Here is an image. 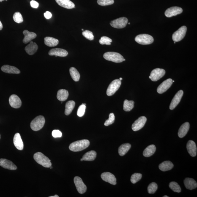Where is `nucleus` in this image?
<instances>
[{
    "instance_id": "1",
    "label": "nucleus",
    "mask_w": 197,
    "mask_h": 197,
    "mask_svg": "<svg viewBox=\"0 0 197 197\" xmlns=\"http://www.w3.org/2000/svg\"><path fill=\"white\" fill-rule=\"evenodd\" d=\"M90 142L87 140H79L71 143L69 146V149L72 152H79L89 147Z\"/></svg>"
},
{
    "instance_id": "2",
    "label": "nucleus",
    "mask_w": 197,
    "mask_h": 197,
    "mask_svg": "<svg viewBox=\"0 0 197 197\" xmlns=\"http://www.w3.org/2000/svg\"><path fill=\"white\" fill-rule=\"evenodd\" d=\"M34 159L37 163L45 168H50L52 166L50 160L42 153L38 152L34 155Z\"/></svg>"
},
{
    "instance_id": "3",
    "label": "nucleus",
    "mask_w": 197,
    "mask_h": 197,
    "mask_svg": "<svg viewBox=\"0 0 197 197\" xmlns=\"http://www.w3.org/2000/svg\"><path fill=\"white\" fill-rule=\"evenodd\" d=\"M45 122V118L43 116H37L31 121V128L34 131H38L42 128L44 125Z\"/></svg>"
},
{
    "instance_id": "4",
    "label": "nucleus",
    "mask_w": 197,
    "mask_h": 197,
    "mask_svg": "<svg viewBox=\"0 0 197 197\" xmlns=\"http://www.w3.org/2000/svg\"><path fill=\"white\" fill-rule=\"evenodd\" d=\"M103 57L107 60L116 63L122 62L124 59L122 55L115 52H107L104 54Z\"/></svg>"
},
{
    "instance_id": "5",
    "label": "nucleus",
    "mask_w": 197,
    "mask_h": 197,
    "mask_svg": "<svg viewBox=\"0 0 197 197\" xmlns=\"http://www.w3.org/2000/svg\"><path fill=\"white\" fill-rule=\"evenodd\" d=\"M135 41L140 44L146 45L150 44L154 42L153 38L148 34H141L135 37Z\"/></svg>"
},
{
    "instance_id": "6",
    "label": "nucleus",
    "mask_w": 197,
    "mask_h": 197,
    "mask_svg": "<svg viewBox=\"0 0 197 197\" xmlns=\"http://www.w3.org/2000/svg\"><path fill=\"white\" fill-rule=\"evenodd\" d=\"M121 84V81L119 79L113 80L110 83L107 89V95L108 96L113 95L119 89Z\"/></svg>"
},
{
    "instance_id": "7",
    "label": "nucleus",
    "mask_w": 197,
    "mask_h": 197,
    "mask_svg": "<svg viewBox=\"0 0 197 197\" xmlns=\"http://www.w3.org/2000/svg\"><path fill=\"white\" fill-rule=\"evenodd\" d=\"M128 20L126 17H121L112 20L110 24L113 27L116 29H122L125 27L128 23Z\"/></svg>"
},
{
    "instance_id": "8",
    "label": "nucleus",
    "mask_w": 197,
    "mask_h": 197,
    "mask_svg": "<svg viewBox=\"0 0 197 197\" xmlns=\"http://www.w3.org/2000/svg\"><path fill=\"white\" fill-rule=\"evenodd\" d=\"M187 28L182 26L174 33L172 35V39L174 42H179L184 38L186 33Z\"/></svg>"
},
{
    "instance_id": "9",
    "label": "nucleus",
    "mask_w": 197,
    "mask_h": 197,
    "mask_svg": "<svg viewBox=\"0 0 197 197\" xmlns=\"http://www.w3.org/2000/svg\"><path fill=\"white\" fill-rule=\"evenodd\" d=\"M165 74V71L164 69L156 68L151 72L149 78L152 81H156L163 78Z\"/></svg>"
},
{
    "instance_id": "10",
    "label": "nucleus",
    "mask_w": 197,
    "mask_h": 197,
    "mask_svg": "<svg viewBox=\"0 0 197 197\" xmlns=\"http://www.w3.org/2000/svg\"><path fill=\"white\" fill-rule=\"evenodd\" d=\"M74 182L79 193L83 194L86 192L87 187L81 178L76 176L74 178Z\"/></svg>"
},
{
    "instance_id": "11",
    "label": "nucleus",
    "mask_w": 197,
    "mask_h": 197,
    "mask_svg": "<svg viewBox=\"0 0 197 197\" xmlns=\"http://www.w3.org/2000/svg\"><path fill=\"white\" fill-rule=\"evenodd\" d=\"M147 121V118L144 116H142L134 122L132 124V129L134 131H137L142 128Z\"/></svg>"
},
{
    "instance_id": "12",
    "label": "nucleus",
    "mask_w": 197,
    "mask_h": 197,
    "mask_svg": "<svg viewBox=\"0 0 197 197\" xmlns=\"http://www.w3.org/2000/svg\"><path fill=\"white\" fill-rule=\"evenodd\" d=\"M173 83V80L171 79H168L165 80L158 87L157 92L159 94H162L166 92L171 87Z\"/></svg>"
},
{
    "instance_id": "13",
    "label": "nucleus",
    "mask_w": 197,
    "mask_h": 197,
    "mask_svg": "<svg viewBox=\"0 0 197 197\" xmlns=\"http://www.w3.org/2000/svg\"><path fill=\"white\" fill-rule=\"evenodd\" d=\"M183 95V91L180 90L176 94L174 97H173L171 105H170L169 108L170 110H173L175 108L178 104L180 102L181 99Z\"/></svg>"
},
{
    "instance_id": "14",
    "label": "nucleus",
    "mask_w": 197,
    "mask_h": 197,
    "mask_svg": "<svg viewBox=\"0 0 197 197\" xmlns=\"http://www.w3.org/2000/svg\"><path fill=\"white\" fill-rule=\"evenodd\" d=\"M182 9L181 7H172L168 8L165 11V15L167 17H170L180 15L182 12Z\"/></svg>"
},
{
    "instance_id": "15",
    "label": "nucleus",
    "mask_w": 197,
    "mask_h": 197,
    "mask_svg": "<svg viewBox=\"0 0 197 197\" xmlns=\"http://www.w3.org/2000/svg\"><path fill=\"white\" fill-rule=\"evenodd\" d=\"M9 102L11 107L13 108H18L21 106V100L16 95H12L10 96L9 99Z\"/></svg>"
},
{
    "instance_id": "16",
    "label": "nucleus",
    "mask_w": 197,
    "mask_h": 197,
    "mask_svg": "<svg viewBox=\"0 0 197 197\" xmlns=\"http://www.w3.org/2000/svg\"><path fill=\"white\" fill-rule=\"evenodd\" d=\"M101 177L103 180L109 183L112 185L116 184V179L114 175L110 172H104L102 173Z\"/></svg>"
},
{
    "instance_id": "17",
    "label": "nucleus",
    "mask_w": 197,
    "mask_h": 197,
    "mask_svg": "<svg viewBox=\"0 0 197 197\" xmlns=\"http://www.w3.org/2000/svg\"><path fill=\"white\" fill-rule=\"evenodd\" d=\"M0 166L10 170H15L17 169V167L15 164L10 161L6 159H0Z\"/></svg>"
},
{
    "instance_id": "18",
    "label": "nucleus",
    "mask_w": 197,
    "mask_h": 197,
    "mask_svg": "<svg viewBox=\"0 0 197 197\" xmlns=\"http://www.w3.org/2000/svg\"><path fill=\"white\" fill-rule=\"evenodd\" d=\"M50 56H55L64 57L68 55V52L65 50L61 48L53 49L50 50L48 53Z\"/></svg>"
},
{
    "instance_id": "19",
    "label": "nucleus",
    "mask_w": 197,
    "mask_h": 197,
    "mask_svg": "<svg viewBox=\"0 0 197 197\" xmlns=\"http://www.w3.org/2000/svg\"><path fill=\"white\" fill-rule=\"evenodd\" d=\"M187 148L189 154L192 157L196 156L197 154V147L196 143L192 140H190L187 145Z\"/></svg>"
},
{
    "instance_id": "20",
    "label": "nucleus",
    "mask_w": 197,
    "mask_h": 197,
    "mask_svg": "<svg viewBox=\"0 0 197 197\" xmlns=\"http://www.w3.org/2000/svg\"><path fill=\"white\" fill-rule=\"evenodd\" d=\"M14 145L16 148L19 150H22L23 149V143L22 140L21 136L19 133L15 134L13 139Z\"/></svg>"
},
{
    "instance_id": "21",
    "label": "nucleus",
    "mask_w": 197,
    "mask_h": 197,
    "mask_svg": "<svg viewBox=\"0 0 197 197\" xmlns=\"http://www.w3.org/2000/svg\"><path fill=\"white\" fill-rule=\"evenodd\" d=\"M190 124L188 122L183 124L180 128L178 135L180 138H182L187 134L190 129Z\"/></svg>"
},
{
    "instance_id": "22",
    "label": "nucleus",
    "mask_w": 197,
    "mask_h": 197,
    "mask_svg": "<svg viewBox=\"0 0 197 197\" xmlns=\"http://www.w3.org/2000/svg\"><path fill=\"white\" fill-rule=\"evenodd\" d=\"M38 47L35 42L31 41L29 45L25 47V49L28 55H32L37 52Z\"/></svg>"
},
{
    "instance_id": "23",
    "label": "nucleus",
    "mask_w": 197,
    "mask_h": 197,
    "mask_svg": "<svg viewBox=\"0 0 197 197\" xmlns=\"http://www.w3.org/2000/svg\"><path fill=\"white\" fill-rule=\"evenodd\" d=\"M23 33L25 36L23 40V42L24 44L28 43L37 37V34L35 33L30 32L28 30H25Z\"/></svg>"
},
{
    "instance_id": "24",
    "label": "nucleus",
    "mask_w": 197,
    "mask_h": 197,
    "mask_svg": "<svg viewBox=\"0 0 197 197\" xmlns=\"http://www.w3.org/2000/svg\"><path fill=\"white\" fill-rule=\"evenodd\" d=\"M184 183L186 188L188 190H192L197 187L196 182L192 178H186L184 181Z\"/></svg>"
},
{
    "instance_id": "25",
    "label": "nucleus",
    "mask_w": 197,
    "mask_h": 197,
    "mask_svg": "<svg viewBox=\"0 0 197 197\" xmlns=\"http://www.w3.org/2000/svg\"><path fill=\"white\" fill-rule=\"evenodd\" d=\"M1 70L6 73L19 74L20 71L16 67L9 65H4L1 67Z\"/></svg>"
},
{
    "instance_id": "26",
    "label": "nucleus",
    "mask_w": 197,
    "mask_h": 197,
    "mask_svg": "<svg viewBox=\"0 0 197 197\" xmlns=\"http://www.w3.org/2000/svg\"><path fill=\"white\" fill-rule=\"evenodd\" d=\"M60 6L67 9H72L75 7L74 3L70 0H55Z\"/></svg>"
},
{
    "instance_id": "27",
    "label": "nucleus",
    "mask_w": 197,
    "mask_h": 197,
    "mask_svg": "<svg viewBox=\"0 0 197 197\" xmlns=\"http://www.w3.org/2000/svg\"><path fill=\"white\" fill-rule=\"evenodd\" d=\"M68 96V91L66 89H61L58 91L57 97L60 101L64 102L67 100Z\"/></svg>"
},
{
    "instance_id": "28",
    "label": "nucleus",
    "mask_w": 197,
    "mask_h": 197,
    "mask_svg": "<svg viewBox=\"0 0 197 197\" xmlns=\"http://www.w3.org/2000/svg\"><path fill=\"white\" fill-rule=\"evenodd\" d=\"M174 166L173 164L170 161H165L160 164L159 165V168L161 171H166L172 169Z\"/></svg>"
},
{
    "instance_id": "29",
    "label": "nucleus",
    "mask_w": 197,
    "mask_h": 197,
    "mask_svg": "<svg viewBox=\"0 0 197 197\" xmlns=\"http://www.w3.org/2000/svg\"><path fill=\"white\" fill-rule=\"evenodd\" d=\"M156 149V148L154 145H151L148 146L143 151V156L146 157L151 156L155 153Z\"/></svg>"
},
{
    "instance_id": "30",
    "label": "nucleus",
    "mask_w": 197,
    "mask_h": 197,
    "mask_svg": "<svg viewBox=\"0 0 197 197\" xmlns=\"http://www.w3.org/2000/svg\"><path fill=\"white\" fill-rule=\"evenodd\" d=\"M59 43V40L54 38L47 37L44 38V43L47 46L54 47L56 46Z\"/></svg>"
},
{
    "instance_id": "31",
    "label": "nucleus",
    "mask_w": 197,
    "mask_h": 197,
    "mask_svg": "<svg viewBox=\"0 0 197 197\" xmlns=\"http://www.w3.org/2000/svg\"><path fill=\"white\" fill-rule=\"evenodd\" d=\"M131 147L130 143H126L121 145L118 149V153L119 155L122 156L125 155Z\"/></svg>"
},
{
    "instance_id": "32",
    "label": "nucleus",
    "mask_w": 197,
    "mask_h": 197,
    "mask_svg": "<svg viewBox=\"0 0 197 197\" xmlns=\"http://www.w3.org/2000/svg\"><path fill=\"white\" fill-rule=\"evenodd\" d=\"M97 157V153L95 151L91 150L86 153L82 157L83 161H93L95 160Z\"/></svg>"
},
{
    "instance_id": "33",
    "label": "nucleus",
    "mask_w": 197,
    "mask_h": 197,
    "mask_svg": "<svg viewBox=\"0 0 197 197\" xmlns=\"http://www.w3.org/2000/svg\"><path fill=\"white\" fill-rule=\"evenodd\" d=\"M75 102L73 100L69 101L66 103L65 106V114L66 116H68L72 113V110L75 108Z\"/></svg>"
},
{
    "instance_id": "34",
    "label": "nucleus",
    "mask_w": 197,
    "mask_h": 197,
    "mask_svg": "<svg viewBox=\"0 0 197 197\" xmlns=\"http://www.w3.org/2000/svg\"><path fill=\"white\" fill-rule=\"evenodd\" d=\"M70 75L75 81H78L80 78V74L78 70L74 67H71L69 69Z\"/></svg>"
},
{
    "instance_id": "35",
    "label": "nucleus",
    "mask_w": 197,
    "mask_h": 197,
    "mask_svg": "<svg viewBox=\"0 0 197 197\" xmlns=\"http://www.w3.org/2000/svg\"><path fill=\"white\" fill-rule=\"evenodd\" d=\"M134 102L133 100H125L124 104V110L125 111H130L134 107Z\"/></svg>"
},
{
    "instance_id": "36",
    "label": "nucleus",
    "mask_w": 197,
    "mask_h": 197,
    "mask_svg": "<svg viewBox=\"0 0 197 197\" xmlns=\"http://www.w3.org/2000/svg\"><path fill=\"white\" fill-rule=\"evenodd\" d=\"M169 187L174 192L180 193L181 192V188L177 183L172 182L170 183L169 184Z\"/></svg>"
},
{
    "instance_id": "37",
    "label": "nucleus",
    "mask_w": 197,
    "mask_h": 197,
    "mask_svg": "<svg viewBox=\"0 0 197 197\" xmlns=\"http://www.w3.org/2000/svg\"><path fill=\"white\" fill-rule=\"evenodd\" d=\"M158 189L157 184L155 182L151 183L148 186V193L150 194H153L155 193Z\"/></svg>"
},
{
    "instance_id": "38",
    "label": "nucleus",
    "mask_w": 197,
    "mask_h": 197,
    "mask_svg": "<svg viewBox=\"0 0 197 197\" xmlns=\"http://www.w3.org/2000/svg\"><path fill=\"white\" fill-rule=\"evenodd\" d=\"M142 177V175L141 173H134L131 177V182L133 184L136 183L141 179Z\"/></svg>"
},
{
    "instance_id": "39",
    "label": "nucleus",
    "mask_w": 197,
    "mask_h": 197,
    "mask_svg": "<svg viewBox=\"0 0 197 197\" xmlns=\"http://www.w3.org/2000/svg\"><path fill=\"white\" fill-rule=\"evenodd\" d=\"M112 40L106 36H103L99 40V43L101 45H111Z\"/></svg>"
},
{
    "instance_id": "40",
    "label": "nucleus",
    "mask_w": 197,
    "mask_h": 197,
    "mask_svg": "<svg viewBox=\"0 0 197 197\" xmlns=\"http://www.w3.org/2000/svg\"><path fill=\"white\" fill-rule=\"evenodd\" d=\"M13 18L14 21L17 23H21L23 21V16L20 12H15L13 15Z\"/></svg>"
},
{
    "instance_id": "41",
    "label": "nucleus",
    "mask_w": 197,
    "mask_h": 197,
    "mask_svg": "<svg viewBox=\"0 0 197 197\" xmlns=\"http://www.w3.org/2000/svg\"><path fill=\"white\" fill-rule=\"evenodd\" d=\"M113 0H97V3L99 5L106 6L111 5L114 3Z\"/></svg>"
},
{
    "instance_id": "42",
    "label": "nucleus",
    "mask_w": 197,
    "mask_h": 197,
    "mask_svg": "<svg viewBox=\"0 0 197 197\" xmlns=\"http://www.w3.org/2000/svg\"><path fill=\"white\" fill-rule=\"evenodd\" d=\"M115 121V116L113 113H110L109 116V118L108 120H106L105 124V125L108 126L111 125L114 123Z\"/></svg>"
},
{
    "instance_id": "43",
    "label": "nucleus",
    "mask_w": 197,
    "mask_h": 197,
    "mask_svg": "<svg viewBox=\"0 0 197 197\" xmlns=\"http://www.w3.org/2000/svg\"><path fill=\"white\" fill-rule=\"evenodd\" d=\"M82 34L86 38L89 40L90 41L94 40V36L92 32L91 31L86 30V31H83Z\"/></svg>"
},
{
    "instance_id": "44",
    "label": "nucleus",
    "mask_w": 197,
    "mask_h": 197,
    "mask_svg": "<svg viewBox=\"0 0 197 197\" xmlns=\"http://www.w3.org/2000/svg\"><path fill=\"white\" fill-rule=\"evenodd\" d=\"M86 109V105L83 103L81 105H80L78 109V112H77V115L79 117H82L84 116L85 112V110Z\"/></svg>"
},
{
    "instance_id": "45",
    "label": "nucleus",
    "mask_w": 197,
    "mask_h": 197,
    "mask_svg": "<svg viewBox=\"0 0 197 197\" xmlns=\"http://www.w3.org/2000/svg\"><path fill=\"white\" fill-rule=\"evenodd\" d=\"M52 135L54 138H60L62 137V133L59 130H54L52 132Z\"/></svg>"
},
{
    "instance_id": "46",
    "label": "nucleus",
    "mask_w": 197,
    "mask_h": 197,
    "mask_svg": "<svg viewBox=\"0 0 197 197\" xmlns=\"http://www.w3.org/2000/svg\"><path fill=\"white\" fill-rule=\"evenodd\" d=\"M31 7L34 8H37L39 6V3L35 1H31Z\"/></svg>"
},
{
    "instance_id": "47",
    "label": "nucleus",
    "mask_w": 197,
    "mask_h": 197,
    "mask_svg": "<svg viewBox=\"0 0 197 197\" xmlns=\"http://www.w3.org/2000/svg\"><path fill=\"white\" fill-rule=\"evenodd\" d=\"M44 15L45 18L47 19H49L50 18H51L52 17V15L51 12H48V11H47L44 14Z\"/></svg>"
},
{
    "instance_id": "48",
    "label": "nucleus",
    "mask_w": 197,
    "mask_h": 197,
    "mask_svg": "<svg viewBox=\"0 0 197 197\" xmlns=\"http://www.w3.org/2000/svg\"><path fill=\"white\" fill-rule=\"evenodd\" d=\"M3 29V25L1 21H0V31Z\"/></svg>"
},
{
    "instance_id": "49",
    "label": "nucleus",
    "mask_w": 197,
    "mask_h": 197,
    "mask_svg": "<svg viewBox=\"0 0 197 197\" xmlns=\"http://www.w3.org/2000/svg\"><path fill=\"white\" fill-rule=\"evenodd\" d=\"M59 196L57 195H55L54 196H50L49 197H59Z\"/></svg>"
},
{
    "instance_id": "50",
    "label": "nucleus",
    "mask_w": 197,
    "mask_h": 197,
    "mask_svg": "<svg viewBox=\"0 0 197 197\" xmlns=\"http://www.w3.org/2000/svg\"><path fill=\"white\" fill-rule=\"evenodd\" d=\"M119 79L120 80H121H121H122L123 79L122 78H119Z\"/></svg>"
},
{
    "instance_id": "51",
    "label": "nucleus",
    "mask_w": 197,
    "mask_h": 197,
    "mask_svg": "<svg viewBox=\"0 0 197 197\" xmlns=\"http://www.w3.org/2000/svg\"><path fill=\"white\" fill-rule=\"evenodd\" d=\"M4 1V0H0V2H2V1Z\"/></svg>"
},
{
    "instance_id": "52",
    "label": "nucleus",
    "mask_w": 197,
    "mask_h": 197,
    "mask_svg": "<svg viewBox=\"0 0 197 197\" xmlns=\"http://www.w3.org/2000/svg\"><path fill=\"white\" fill-rule=\"evenodd\" d=\"M163 197H168V196H166V195H165V196H164Z\"/></svg>"
},
{
    "instance_id": "53",
    "label": "nucleus",
    "mask_w": 197,
    "mask_h": 197,
    "mask_svg": "<svg viewBox=\"0 0 197 197\" xmlns=\"http://www.w3.org/2000/svg\"><path fill=\"white\" fill-rule=\"evenodd\" d=\"M81 160V161H83L82 158L81 159V160Z\"/></svg>"
},
{
    "instance_id": "54",
    "label": "nucleus",
    "mask_w": 197,
    "mask_h": 197,
    "mask_svg": "<svg viewBox=\"0 0 197 197\" xmlns=\"http://www.w3.org/2000/svg\"><path fill=\"white\" fill-rule=\"evenodd\" d=\"M50 169H52V168H52V166H50Z\"/></svg>"
},
{
    "instance_id": "55",
    "label": "nucleus",
    "mask_w": 197,
    "mask_h": 197,
    "mask_svg": "<svg viewBox=\"0 0 197 197\" xmlns=\"http://www.w3.org/2000/svg\"><path fill=\"white\" fill-rule=\"evenodd\" d=\"M125 60H125V59H124V61H125Z\"/></svg>"
},
{
    "instance_id": "56",
    "label": "nucleus",
    "mask_w": 197,
    "mask_h": 197,
    "mask_svg": "<svg viewBox=\"0 0 197 197\" xmlns=\"http://www.w3.org/2000/svg\"><path fill=\"white\" fill-rule=\"evenodd\" d=\"M174 82V80H173V82Z\"/></svg>"
},
{
    "instance_id": "57",
    "label": "nucleus",
    "mask_w": 197,
    "mask_h": 197,
    "mask_svg": "<svg viewBox=\"0 0 197 197\" xmlns=\"http://www.w3.org/2000/svg\"><path fill=\"white\" fill-rule=\"evenodd\" d=\"M130 23H129V25H130Z\"/></svg>"
},
{
    "instance_id": "58",
    "label": "nucleus",
    "mask_w": 197,
    "mask_h": 197,
    "mask_svg": "<svg viewBox=\"0 0 197 197\" xmlns=\"http://www.w3.org/2000/svg\"><path fill=\"white\" fill-rule=\"evenodd\" d=\"M174 44H176V42H174Z\"/></svg>"
},
{
    "instance_id": "59",
    "label": "nucleus",
    "mask_w": 197,
    "mask_h": 197,
    "mask_svg": "<svg viewBox=\"0 0 197 197\" xmlns=\"http://www.w3.org/2000/svg\"><path fill=\"white\" fill-rule=\"evenodd\" d=\"M82 30L83 31H84V30H83V29H82Z\"/></svg>"
},
{
    "instance_id": "60",
    "label": "nucleus",
    "mask_w": 197,
    "mask_h": 197,
    "mask_svg": "<svg viewBox=\"0 0 197 197\" xmlns=\"http://www.w3.org/2000/svg\"><path fill=\"white\" fill-rule=\"evenodd\" d=\"M0 139H1V135H0Z\"/></svg>"
},
{
    "instance_id": "61",
    "label": "nucleus",
    "mask_w": 197,
    "mask_h": 197,
    "mask_svg": "<svg viewBox=\"0 0 197 197\" xmlns=\"http://www.w3.org/2000/svg\"><path fill=\"white\" fill-rule=\"evenodd\" d=\"M6 1H7V0H6Z\"/></svg>"
}]
</instances>
